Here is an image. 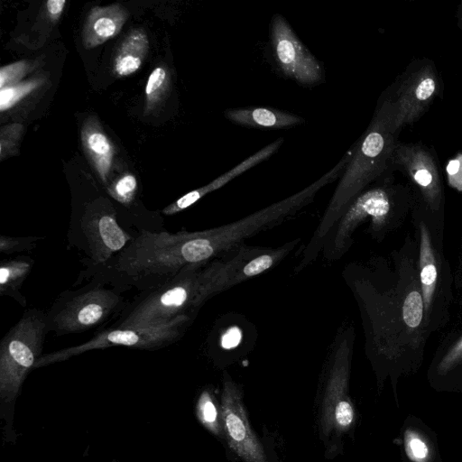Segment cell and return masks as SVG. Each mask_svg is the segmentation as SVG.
<instances>
[{
    "label": "cell",
    "mask_w": 462,
    "mask_h": 462,
    "mask_svg": "<svg viewBox=\"0 0 462 462\" xmlns=\"http://www.w3.org/2000/svg\"><path fill=\"white\" fill-rule=\"evenodd\" d=\"M389 90L392 127L399 135L403 126L417 122L442 97L443 81L434 61L421 58L411 62Z\"/></svg>",
    "instance_id": "obj_10"
},
{
    "label": "cell",
    "mask_w": 462,
    "mask_h": 462,
    "mask_svg": "<svg viewBox=\"0 0 462 462\" xmlns=\"http://www.w3.org/2000/svg\"><path fill=\"white\" fill-rule=\"evenodd\" d=\"M356 340L352 323L345 322L331 341L323 369L321 430L326 436L349 431L356 421V412L348 388Z\"/></svg>",
    "instance_id": "obj_5"
},
{
    "label": "cell",
    "mask_w": 462,
    "mask_h": 462,
    "mask_svg": "<svg viewBox=\"0 0 462 462\" xmlns=\"http://www.w3.org/2000/svg\"><path fill=\"white\" fill-rule=\"evenodd\" d=\"M300 238L279 246L243 244L204 264L201 272V297L206 303L212 297L259 276L278 266L297 248Z\"/></svg>",
    "instance_id": "obj_7"
},
{
    "label": "cell",
    "mask_w": 462,
    "mask_h": 462,
    "mask_svg": "<svg viewBox=\"0 0 462 462\" xmlns=\"http://www.w3.org/2000/svg\"><path fill=\"white\" fill-rule=\"evenodd\" d=\"M149 49L144 30L131 31L119 45L113 60V72L118 78L135 73L143 65Z\"/></svg>",
    "instance_id": "obj_20"
},
{
    "label": "cell",
    "mask_w": 462,
    "mask_h": 462,
    "mask_svg": "<svg viewBox=\"0 0 462 462\" xmlns=\"http://www.w3.org/2000/svg\"><path fill=\"white\" fill-rule=\"evenodd\" d=\"M66 0H49L46 4V10L49 17L57 21L60 19L66 5Z\"/></svg>",
    "instance_id": "obj_31"
},
{
    "label": "cell",
    "mask_w": 462,
    "mask_h": 462,
    "mask_svg": "<svg viewBox=\"0 0 462 462\" xmlns=\"http://www.w3.org/2000/svg\"><path fill=\"white\" fill-rule=\"evenodd\" d=\"M129 17L127 9L120 4L94 6L86 17L82 42L86 49H92L115 37Z\"/></svg>",
    "instance_id": "obj_17"
},
{
    "label": "cell",
    "mask_w": 462,
    "mask_h": 462,
    "mask_svg": "<svg viewBox=\"0 0 462 462\" xmlns=\"http://www.w3.org/2000/svg\"><path fill=\"white\" fill-rule=\"evenodd\" d=\"M391 169L404 176L411 187L415 203L437 220L444 222V185L434 149L421 142L404 143L398 141Z\"/></svg>",
    "instance_id": "obj_11"
},
{
    "label": "cell",
    "mask_w": 462,
    "mask_h": 462,
    "mask_svg": "<svg viewBox=\"0 0 462 462\" xmlns=\"http://www.w3.org/2000/svg\"><path fill=\"white\" fill-rule=\"evenodd\" d=\"M404 449L411 462H432L433 448L426 435L415 429H407L403 435Z\"/></svg>",
    "instance_id": "obj_24"
},
{
    "label": "cell",
    "mask_w": 462,
    "mask_h": 462,
    "mask_svg": "<svg viewBox=\"0 0 462 462\" xmlns=\"http://www.w3.org/2000/svg\"><path fill=\"white\" fill-rule=\"evenodd\" d=\"M270 46L275 64L284 76L304 86H313L322 81V65L300 41L287 20L279 14H274L271 21Z\"/></svg>",
    "instance_id": "obj_12"
},
{
    "label": "cell",
    "mask_w": 462,
    "mask_h": 462,
    "mask_svg": "<svg viewBox=\"0 0 462 462\" xmlns=\"http://www.w3.org/2000/svg\"><path fill=\"white\" fill-rule=\"evenodd\" d=\"M461 272H462V249H461V255H460L459 270L457 271V273H460Z\"/></svg>",
    "instance_id": "obj_34"
},
{
    "label": "cell",
    "mask_w": 462,
    "mask_h": 462,
    "mask_svg": "<svg viewBox=\"0 0 462 462\" xmlns=\"http://www.w3.org/2000/svg\"><path fill=\"white\" fill-rule=\"evenodd\" d=\"M448 184L455 189L462 191V153L448 162L446 166Z\"/></svg>",
    "instance_id": "obj_30"
},
{
    "label": "cell",
    "mask_w": 462,
    "mask_h": 462,
    "mask_svg": "<svg viewBox=\"0 0 462 462\" xmlns=\"http://www.w3.org/2000/svg\"><path fill=\"white\" fill-rule=\"evenodd\" d=\"M393 108L383 93L365 132L356 141L332 197L294 268L299 273L317 260L332 226L351 202L365 189L388 173L398 135L392 127Z\"/></svg>",
    "instance_id": "obj_2"
},
{
    "label": "cell",
    "mask_w": 462,
    "mask_h": 462,
    "mask_svg": "<svg viewBox=\"0 0 462 462\" xmlns=\"http://www.w3.org/2000/svg\"><path fill=\"white\" fill-rule=\"evenodd\" d=\"M195 319L180 317L167 324L156 326H113L97 332L89 340L42 355L33 368L65 361L82 353L111 346L157 350L182 337Z\"/></svg>",
    "instance_id": "obj_9"
},
{
    "label": "cell",
    "mask_w": 462,
    "mask_h": 462,
    "mask_svg": "<svg viewBox=\"0 0 462 462\" xmlns=\"http://www.w3.org/2000/svg\"><path fill=\"white\" fill-rule=\"evenodd\" d=\"M49 333L46 312L26 310L0 341V394L14 399L26 374L42 356Z\"/></svg>",
    "instance_id": "obj_8"
},
{
    "label": "cell",
    "mask_w": 462,
    "mask_h": 462,
    "mask_svg": "<svg viewBox=\"0 0 462 462\" xmlns=\"http://www.w3.org/2000/svg\"><path fill=\"white\" fill-rule=\"evenodd\" d=\"M220 407L224 436L229 448L244 462H268L249 423L242 390L228 374L224 376Z\"/></svg>",
    "instance_id": "obj_13"
},
{
    "label": "cell",
    "mask_w": 462,
    "mask_h": 462,
    "mask_svg": "<svg viewBox=\"0 0 462 462\" xmlns=\"http://www.w3.org/2000/svg\"><path fill=\"white\" fill-rule=\"evenodd\" d=\"M456 17L457 21V25L462 32V2H460V4L457 6V9L456 11Z\"/></svg>",
    "instance_id": "obj_33"
},
{
    "label": "cell",
    "mask_w": 462,
    "mask_h": 462,
    "mask_svg": "<svg viewBox=\"0 0 462 462\" xmlns=\"http://www.w3.org/2000/svg\"><path fill=\"white\" fill-rule=\"evenodd\" d=\"M33 264L34 261L28 255H18L2 260L0 263V295L11 297L22 307H25L26 298L21 292V289Z\"/></svg>",
    "instance_id": "obj_21"
},
{
    "label": "cell",
    "mask_w": 462,
    "mask_h": 462,
    "mask_svg": "<svg viewBox=\"0 0 462 462\" xmlns=\"http://www.w3.org/2000/svg\"><path fill=\"white\" fill-rule=\"evenodd\" d=\"M80 230L86 238L88 262L101 265L125 249L133 240L118 224L110 208L89 207L80 220Z\"/></svg>",
    "instance_id": "obj_15"
},
{
    "label": "cell",
    "mask_w": 462,
    "mask_h": 462,
    "mask_svg": "<svg viewBox=\"0 0 462 462\" xmlns=\"http://www.w3.org/2000/svg\"><path fill=\"white\" fill-rule=\"evenodd\" d=\"M240 337V331L237 328H229L222 336L221 345L226 348L235 347Z\"/></svg>",
    "instance_id": "obj_32"
},
{
    "label": "cell",
    "mask_w": 462,
    "mask_h": 462,
    "mask_svg": "<svg viewBox=\"0 0 462 462\" xmlns=\"http://www.w3.org/2000/svg\"><path fill=\"white\" fill-rule=\"evenodd\" d=\"M82 147L99 179L106 183L115 156V147L96 116L84 121L81 132Z\"/></svg>",
    "instance_id": "obj_18"
},
{
    "label": "cell",
    "mask_w": 462,
    "mask_h": 462,
    "mask_svg": "<svg viewBox=\"0 0 462 462\" xmlns=\"http://www.w3.org/2000/svg\"><path fill=\"white\" fill-rule=\"evenodd\" d=\"M42 79H33L15 85L5 87L0 90V110L5 112L18 104L34 89L42 85Z\"/></svg>",
    "instance_id": "obj_25"
},
{
    "label": "cell",
    "mask_w": 462,
    "mask_h": 462,
    "mask_svg": "<svg viewBox=\"0 0 462 462\" xmlns=\"http://www.w3.org/2000/svg\"><path fill=\"white\" fill-rule=\"evenodd\" d=\"M42 236H0V253L2 254H11L18 252H29L36 247Z\"/></svg>",
    "instance_id": "obj_27"
},
{
    "label": "cell",
    "mask_w": 462,
    "mask_h": 462,
    "mask_svg": "<svg viewBox=\"0 0 462 462\" xmlns=\"http://www.w3.org/2000/svg\"><path fill=\"white\" fill-rule=\"evenodd\" d=\"M283 142V138H278L255 153L245 159L234 168L216 178L211 182L180 197L176 201L164 208L162 211V214L166 216H171L183 211L206 195L222 188L224 185L227 184L229 181L243 174L246 171L258 165L262 162L268 160L279 150Z\"/></svg>",
    "instance_id": "obj_16"
},
{
    "label": "cell",
    "mask_w": 462,
    "mask_h": 462,
    "mask_svg": "<svg viewBox=\"0 0 462 462\" xmlns=\"http://www.w3.org/2000/svg\"><path fill=\"white\" fill-rule=\"evenodd\" d=\"M22 133L23 125L19 124L6 125L1 129V160L14 153V148Z\"/></svg>",
    "instance_id": "obj_29"
},
{
    "label": "cell",
    "mask_w": 462,
    "mask_h": 462,
    "mask_svg": "<svg viewBox=\"0 0 462 462\" xmlns=\"http://www.w3.org/2000/svg\"><path fill=\"white\" fill-rule=\"evenodd\" d=\"M417 245V269L428 331H442L448 324L456 299L455 276L444 254V222L414 202L411 213Z\"/></svg>",
    "instance_id": "obj_4"
},
{
    "label": "cell",
    "mask_w": 462,
    "mask_h": 462,
    "mask_svg": "<svg viewBox=\"0 0 462 462\" xmlns=\"http://www.w3.org/2000/svg\"><path fill=\"white\" fill-rule=\"evenodd\" d=\"M106 284L94 279L78 290L61 292L46 312L49 332L56 336L83 333L121 314L127 305L122 291Z\"/></svg>",
    "instance_id": "obj_6"
},
{
    "label": "cell",
    "mask_w": 462,
    "mask_h": 462,
    "mask_svg": "<svg viewBox=\"0 0 462 462\" xmlns=\"http://www.w3.org/2000/svg\"><path fill=\"white\" fill-rule=\"evenodd\" d=\"M170 85V75L164 67L158 66L152 69L145 86L146 114L153 110L165 98Z\"/></svg>",
    "instance_id": "obj_22"
},
{
    "label": "cell",
    "mask_w": 462,
    "mask_h": 462,
    "mask_svg": "<svg viewBox=\"0 0 462 462\" xmlns=\"http://www.w3.org/2000/svg\"><path fill=\"white\" fill-rule=\"evenodd\" d=\"M225 117L234 124L257 129H285L305 123L304 118L273 107L249 106L227 109Z\"/></svg>",
    "instance_id": "obj_19"
},
{
    "label": "cell",
    "mask_w": 462,
    "mask_h": 462,
    "mask_svg": "<svg viewBox=\"0 0 462 462\" xmlns=\"http://www.w3.org/2000/svg\"><path fill=\"white\" fill-rule=\"evenodd\" d=\"M137 187L135 176L132 173H125L107 187V192L117 202L129 206L135 198Z\"/></svg>",
    "instance_id": "obj_26"
},
{
    "label": "cell",
    "mask_w": 462,
    "mask_h": 462,
    "mask_svg": "<svg viewBox=\"0 0 462 462\" xmlns=\"http://www.w3.org/2000/svg\"><path fill=\"white\" fill-rule=\"evenodd\" d=\"M198 415L203 425L215 435H224L221 407L215 402L212 393L206 390L199 399Z\"/></svg>",
    "instance_id": "obj_23"
},
{
    "label": "cell",
    "mask_w": 462,
    "mask_h": 462,
    "mask_svg": "<svg viewBox=\"0 0 462 462\" xmlns=\"http://www.w3.org/2000/svg\"><path fill=\"white\" fill-rule=\"evenodd\" d=\"M442 331L428 378L436 388L462 389V291L456 294L450 320Z\"/></svg>",
    "instance_id": "obj_14"
},
{
    "label": "cell",
    "mask_w": 462,
    "mask_h": 462,
    "mask_svg": "<svg viewBox=\"0 0 462 462\" xmlns=\"http://www.w3.org/2000/svg\"><path fill=\"white\" fill-rule=\"evenodd\" d=\"M342 278L357 305L365 352L378 383L422 364L430 337L417 269V245L407 235L388 256L348 263Z\"/></svg>",
    "instance_id": "obj_1"
},
{
    "label": "cell",
    "mask_w": 462,
    "mask_h": 462,
    "mask_svg": "<svg viewBox=\"0 0 462 462\" xmlns=\"http://www.w3.org/2000/svg\"><path fill=\"white\" fill-rule=\"evenodd\" d=\"M30 69L26 60H19L0 69V88H4L20 83Z\"/></svg>",
    "instance_id": "obj_28"
},
{
    "label": "cell",
    "mask_w": 462,
    "mask_h": 462,
    "mask_svg": "<svg viewBox=\"0 0 462 462\" xmlns=\"http://www.w3.org/2000/svg\"><path fill=\"white\" fill-rule=\"evenodd\" d=\"M395 171L372 184L346 208L329 231L321 254L328 262L340 260L350 250L356 230L382 242L397 230L411 213L415 198L408 182L396 180Z\"/></svg>",
    "instance_id": "obj_3"
}]
</instances>
